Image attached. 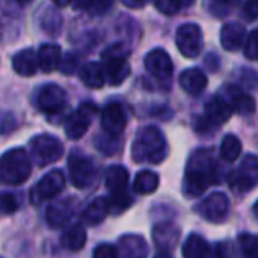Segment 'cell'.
<instances>
[{"label":"cell","instance_id":"5b68a950","mask_svg":"<svg viewBox=\"0 0 258 258\" xmlns=\"http://www.w3.org/2000/svg\"><path fill=\"white\" fill-rule=\"evenodd\" d=\"M69 174L76 188H90L97 179V165L90 156L72 151L69 156Z\"/></svg>","mask_w":258,"mask_h":258},{"label":"cell","instance_id":"484cf974","mask_svg":"<svg viewBox=\"0 0 258 258\" xmlns=\"http://www.w3.org/2000/svg\"><path fill=\"white\" fill-rule=\"evenodd\" d=\"M61 246L69 251H79L83 249L86 242V230L81 223H76L72 227H69L67 230H63L61 234Z\"/></svg>","mask_w":258,"mask_h":258},{"label":"cell","instance_id":"cb8c5ba5","mask_svg":"<svg viewBox=\"0 0 258 258\" xmlns=\"http://www.w3.org/2000/svg\"><path fill=\"white\" fill-rule=\"evenodd\" d=\"M227 92H228L227 102L230 104L232 111L239 112V114H251V112L255 111L256 105L251 95L244 93L241 88H237V86H228Z\"/></svg>","mask_w":258,"mask_h":258},{"label":"cell","instance_id":"bcb514c9","mask_svg":"<svg viewBox=\"0 0 258 258\" xmlns=\"http://www.w3.org/2000/svg\"><path fill=\"white\" fill-rule=\"evenodd\" d=\"M253 209H255V214H256V218H258V202L255 204V207H253Z\"/></svg>","mask_w":258,"mask_h":258},{"label":"cell","instance_id":"ac0fdd59","mask_svg":"<svg viewBox=\"0 0 258 258\" xmlns=\"http://www.w3.org/2000/svg\"><path fill=\"white\" fill-rule=\"evenodd\" d=\"M118 258H146L148 244L141 235H123L118 242Z\"/></svg>","mask_w":258,"mask_h":258},{"label":"cell","instance_id":"f35d334b","mask_svg":"<svg viewBox=\"0 0 258 258\" xmlns=\"http://www.w3.org/2000/svg\"><path fill=\"white\" fill-rule=\"evenodd\" d=\"M242 14L246 21H256L258 20V0H246L242 4Z\"/></svg>","mask_w":258,"mask_h":258},{"label":"cell","instance_id":"6da1fadb","mask_svg":"<svg viewBox=\"0 0 258 258\" xmlns=\"http://www.w3.org/2000/svg\"><path fill=\"white\" fill-rule=\"evenodd\" d=\"M216 163L209 150H199L190 156L186 165L183 191L190 197H199L204 194L211 183H216Z\"/></svg>","mask_w":258,"mask_h":258},{"label":"cell","instance_id":"d4e9b609","mask_svg":"<svg viewBox=\"0 0 258 258\" xmlns=\"http://www.w3.org/2000/svg\"><path fill=\"white\" fill-rule=\"evenodd\" d=\"M111 213L109 211V201L104 197H97L90 202L83 211V220L88 225H99L104 221V218Z\"/></svg>","mask_w":258,"mask_h":258},{"label":"cell","instance_id":"f1b7e54d","mask_svg":"<svg viewBox=\"0 0 258 258\" xmlns=\"http://www.w3.org/2000/svg\"><path fill=\"white\" fill-rule=\"evenodd\" d=\"M158 183L160 179L153 170H141L134 179V190L141 195H150L158 188Z\"/></svg>","mask_w":258,"mask_h":258},{"label":"cell","instance_id":"7a4b0ae2","mask_svg":"<svg viewBox=\"0 0 258 258\" xmlns=\"http://www.w3.org/2000/svg\"><path fill=\"white\" fill-rule=\"evenodd\" d=\"M167 156V141L156 126L139 130L132 144V158L137 163H160Z\"/></svg>","mask_w":258,"mask_h":258},{"label":"cell","instance_id":"d6986e66","mask_svg":"<svg viewBox=\"0 0 258 258\" xmlns=\"http://www.w3.org/2000/svg\"><path fill=\"white\" fill-rule=\"evenodd\" d=\"M105 186H107L111 197H119L126 194L128 186V170L121 165H112L105 172Z\"/></svg>","mask_w":258,"mask_h":258},{"label":"cell","instance_id":"30bf717a","mask_svg":"<svg viewBox=\"0 0 258 258\" xmlns=\"http://www.w3.org/2000/svg\"><path fill=\"white\" fill-rule=\"evenodd\" d=\"M65 186V176L61 170H51L46 176H42V179L32 188V202L39 204L42 201L53 199L63 190Z\"/></svg>","mask_w":258,"mask_h":258},{"label":"cell","instance_id":"3957f363","mask_svg":"<svg viewBox=\"0 0 258 258\" xmlns=\"http://www.w3.org/2000/svg\"><path fill=\"white\" fill-rule=\"evenodd\" d=\"M32 163L30 156L23 148H14L2 155L0 158V181L6 184H21L30 177Z\"/></svg>","mask_w":258,"mask_h":258},{"label":"cell","instance_id":"8d00e7d4","mask_svg":"<svg viewBox=\"0 0 258 258\" xmlns=\"http://www.w3.org/2000/svg\"><path fill=\"white\" fill-rule=\"evenodd\" d=\"M78 67H79V60H78V56H76V54L67 53V56L61 58V63H60L61 74H69V76L74 74Z\"/></svg>","mask_w":258,"mask_h":258},{"label":"cell","instance_id":"e575fe53","mask_svg":"<svg viewBox=\"0 0 258 258\" xmlns=\"http://www.w3.org/2000/svg\"><path fill=\"white\" fill-rule=\"evenodd\" d=\"M18 209V199L16 195L9 191H0V213L11 214Z\"/></svg>","mask_w":258,"mask_h":258},{"label":"cell","instance_id":"5bb4252c","mask_svg":"<svg viewBox=\"0 0 258 258\" xmlns=\"http://www.w3.org/2000/svg\"><path fill=\"white\" fill-rule=\"evenodd\" d=\"M74 211H76V202L72 197L54 201L49 204L48 211H46V221H48L49 227L61 228L72 220Z\"/></svg>","mask_w":258,"mask_h":258},{"label":"cell","instance_id":"8992f818","mask_svg":"<svg viewBox=\"0 0 258 258\" xmlns=\"http://www.w3.org/2000/svg\"><path fill=\"white\" fill-rule=\"evenodd\" d=\"M30 153L39 167H46L61 158V155H63V144L56 137L42 134V136H35L30 141Z\"/></svg>","mask_w":258,"mask_h":258},{"label":"cell","instance_id":"52a82bcc","mask_svg":"<svg viewBox=\"0 0 258 258\" xmlns=\"http://www.w3.org/2000/svg\"><path fill=\"white\" fill-rule=\"evenodd\" d=\"M230 183L235 191H251L258 183V156L246 155L230 176Z\"/></svg>","mask_w":258,"mask_h":258},{"label":"cell","instance_id":"d590c367","mask_svg":"<svg viewBox=\"0 0 258 258\" xmlns=\"http://www.w3.org/2000/svg\"><path fill=\"white\" fill-rule=\"evenodd\" d=\"M155 6L160 13L172 16V14H176L183 7V4H181V0H155Z\"/></svg>","mask_w":258,"mask_h":258},{"label":"cell","instance_id":"681fc988","mask_svg":"<svg viewBox=\"0 0 258 258\" xmlns=\"http://www.w3.org/2000/svg\"><path fill=\"white\" fill-rule=\"evenodd\" d=\"M0 258H2V256H0Z\"/></svg>","mask_w":258,"mask_h":258},{"label":"cell","instance_id":"7dc6e473","mask_svg":"<svg viewBox=\"0 0 258 258\" xmlns=\"http://www.w3.org/2000/svg\"><path fill=\"white\" fill-rule=\"evenodd\" d=\"M155 258H169V256H167V255H163V253H162V255H158V256H155Z\"/></svg>","mask_w":258,"mask_h":258},{"label":"cell","instance_id":"4fadbf2b","mask_svg":"<svg viewBox=\"0 0 258 258\" xmlns=\"http://www.w3.org/2000/svg\"><path fill=\"white\" fill-rule=\"evenodd\" d=\"M100 123H102L105 134L118 137L126 126V114L123 105L118 102H111L105 105L102 109V114H100Z\"/></svg>","mask_w":258,"mask_h":258},{"label":"cell","instance_id":"ba28073f","mask_svg":"<svg viewBox=\"0 0 258 258\" xmlns=\"http://www.w3.org/2000/svg\"><path fill=\"white\" fill-rule=\"evenodd\" d=\"M176 46L179 53L186 58H195L202 51V32L199 25L195 23H184L177 28L176 32Z\"/></svg>","mask_w":258,"mask_h":258},{"label":"cell","instance_id":"e0dca14e","mask_svg":"<svg viewBox=\"0 0 258 258\" xmlns=\"http://www.w3.org/2000/svg\"><path fill=\"white\" fill-rule=\"evenodd\" d=\"M246 39H248V35H246L244 25L234 21V23L223 25V28H221L220 41L223 49H227V51H237V49H241L246 44Z\"/></svg>","mask_w":258,"mask_h":258},{"label":"cell","instance_id":"74e56055","mask_svg":"<svg viewBox=\"0 0 258 258\" xmlns=\"http://www.w3.org/2000/svg\"><path fill=\"white\" fill-rule=\"evenodd\" d=\"M112 7V0H92L90 6V14L93 16H104L105 13H109V9Z\"/></svg>","mask_w":258,"mask_h":258},{"label":"cell","instance_id":"b9f144b4","mask_svg":"<svg viewBox=\"0 0 258 258\" xmlns=\"http://www.w3.org/2000/svg\"><path fill=\"white\" fill-rule=\"evenodd\" d=\"M92 6V0H72V7L76 11H85V9H90Z\"/></svg>","mask_w":258,"mask_h":258},{"label":"cell","instance_id":"9a60e30c","mask_svg":"<svg viewBox=\"0 0 258 258\" xmlns=\"http://www.w3.org/2000/svg\"><path fill=\"white\" fill-rule=\"evenodd\" d=\"M144 65H146V71L153 78L162 79V81L170 79L174 71L172 60H170V56L163 49H153V51L148 53L146 58H144Z\"/></svg>","mask_w":258,"mask_h":258},{"label":"cell","instance_id":"83f0119b","mask_svg":"<svg viewBox=\"0 0 258 258\" xmlns=\"http://www.w3.org/2000/svg\"><path fill=\"white\" fill-rule=\"evenodd\" d=\"M209 253V244L204 237L197 234H191L186 237V242L183 244V258H206Z\"/></svg>","mask_w":258,"mask_h":258},{"label":"cell","instance_id":"f6af8a7d","mask_svg":"<svg viewBox=\"0 0 258 258\" xmlns=\"http://www.w3.org/2000/svg\"><path fill=\"white\" fill-rule=\"evenodd\" d=\"M181 4H183V7H191L195 4V0H181Z\"/></svg>","mask_w":258,"mask_h":258},{"label":"cell","instance_id":"d6a6232c","mask_svg":"<svg viewBox=\"0 0 258 258\" xmlns=\"http://www.w3.org/2000/svg\"><path fill=\"white\" fill-rule=\"evenodd\" d=\"M239 2L241 0H207V7L216 16H223V14L230 13V9H234Z\"/></svg>","mask_w":258,"mask_h":258},{"label":"cell","instance_id":"2e32d148","mask_svg":"<svg viewBox=\"0 0 258 258\" xmlns=\"http://www.w3.org/2000/svg\"><path fill=\"white\" fill-rule=\"evenodd\" d=\"M179 235H181L179 228H177L176 225L169 223V221L158 223L153 228V241H155L156 248H158L163 255H167V253H170L176 248L177 242H179Z\"/></svg>","mask_w":258,"mask_h":258},{"label":"cell","instance_id":"8fae6325","mask_svg":"<svg viewBox=\"0 0 258 258\" xmlns=\"http://www.w3.org/2000/svg\"><path fill=\"white\" fill-rule=\"evenodd\" d=\"M228 209H230V204H228V199L225 194L221 191H214L209 197H206L204 201L199 206V213L202 214V218L211 223H221V221L227 220L228 216Z\"/></svg>","mask_w":258,"mask_h":258},{"label":"cell","instance_id":"4dcf8cb0","mask_svg":"<svg viewBox=\"0 0 258 258\" xmlns=\"http://www.w3.org/2000/svg\"><path fill=\"white\" fill-rule=\"evenodd\" d=\"M239 248L248 258H255L258 255V235L241 234L239 235Z\"/></svg>","mask_w":258,"mask_h":258},{"label":"cell","instance_id":"ffe728a7","mask_svg":"<svg viewBox=\"0 0 258 258\" xmlns=\"http://www.w3.org/2000/svg\"><path fill=\"white\" fill-rule=\"evenodd\" d=\"M232 107L221 97H213L206 104V118L209 119L211 125H223L230 119Z\"/></svg>","mask_w":258,"mask_h":258},{"label":"cell","instance_id":"9c48e42d","mask_svg":"<svg viewBox=\"0 0 258 258\" xmlns=\"http://www.w3.org/2000/svg\"><path fill=\"white\" fill-rule=\"evenodd\" d=\"M97 112L95 104L86 102L83 104L78 111H74L65 121V134H67L69 139L76 141L81 139L83 136L86 134V130L90 128V123H92L93 116Z\"/></svg>","mask_w":258,"mask_h":258},{"label":"cell","instance_id":"277c9868","mask_svg":"<svg viewBox=\"0 0 258 258\" xmlns=\"http://www.w3.org/2000/svg\"><path fill=\"white\" fill-rule=\"evenodd\" d=\"M102 67L109 85L118 86L130 76V65L126 60V51L121 44L109 46L102 53Z\"/></svg>","mask_w":258,"mask_h":258},{"label":"cell","instance_id":"836d02e7","mask_svg":"<svg viewBox=\"0 0 258 258\" xmlns=\"http://www.w3.org/2000/svg\"><path fill=\"white\" fill-rule=\"evenodd\" d=\"M244 54L248 60L258 61V30H253L251 34L248 35V39H246Z\"/></svg>","mask_w":258,"mask_h":258},{"label":"cell","instance_id":"f546056e","mask_svg":"<svg viewBox=\"0 0 258 258\" xmlns=\"http://www.w3.org/2000/svg\"><path fill=\"white\" fill-rule=\"evenodd\" d=\"M241 150H242L241 141L235 136H232V134H228V136H225L223 141H221L220 155L225 162H235V160L239 158V155H241Z\"/></svg>","mask_w":258,"mask_h":258},{"label":"cell","instance_id":"7bdbcfd3","mask_svg":"<svg viewBox=\"0 0 258 258\" xmlns=\"http://www.w3.org/2000/svg\"><path fill=\"white\" fill-rule=\"evenodd\" d=\"M126 7H132V9H139V7H144L148 4V0H121Z\"/></svg>","mask_w":258,"mask_h":258},{"label":"cell","instance_id":"c3c4849f","mask_svg":"<svg viewBox=\"0 0 258 258\" xmlns=\"http://www.w3.org/2000/svg\"><path fill=\"white\" fill-rule=\"evenodd\" d=\"M18 2H28V0H18Z\"/></svg>","mask_w":258,"mask_h":258},{"label":"cell","instance_id":"603a6c76","mask_svg":"<svg viewBox=\"0 0 258 258\" xmlns=\"http://www.w3.org/2000/svg\"><path fill=\"white\" fill-rule=\"evenodd\" d=\"M39 69L42 72H53L54 69H60L61 63V49L58 44H42L37 51Z\"/></svg>","mask_w":258,"mask_h":258},{"label":"cell","instance_id":"1f68e13d","mask_svg":"<svg viewBox=\"0 0 258 258\" xmlns=\"http://www.w3.org/2000/svg\"><path fill=\"white\" fill-rule=\"evenodd\" d=\"M95 146L102 151L104 155H114L116 151L119 150V141L116 136H109V134H104V136H99L95 139Z\"/></svg>","mask_w":258,"mask_h":258},{"label":"cell","instance_id":"44dd1931","mask_svg":"<svg viewBox=\"0 0 258 258\" xmlns=\"http://www.w3.org/2000/svg\"><path fill=\"white\" fill-rule=\"evenodd\" d=\"M13 67L16 71V74L30 78L39 69L37 53H34V49H21L13 56Z\"/></svg>","mask_w":258,"mask_h":258},{"label":"cell","instance_id":"ab89813d","mask_svg":"<svg viewBox=\"0 0 258 258\" xmlns=\"http://www.w3.org/2000/svg\"><path fill=\"white\" fill-rule=\"evenodd\" d=\"M93 258H118V249L111 244H100L93 251Z\"/></svg>","mask_w":258,"mask_h":258},{"label":"cell","instance_id":"7c38bea8","mask_svg":"<svg viewBox=\"0 0 258 258\" xmlns=\"http://www.w3.org/2000/svg\"><path fill=\"white\" fill-rule=\"evenodd\" d=\"M67 102V95H65L63 88L58 85H44L39 88L37 97H35V104L37 109L46 114H53L63 109Z\"/></svg>","mask_w":258,"mask_h":258},{"label":"cell","instance_id":"4316f807","mask_svg":"<svg viewBox=\"0 0 258 258\" xmlns=\"http://www.w3.org/2000/svg\"><path fill=\"white\" fill-rule=\"evenodd\" d=\"M81 79L88 88L99 90L105 85V72L104 67L95 61H90L85 67H81Z\"/></svg>","mask_w":258,"mask_h":258},{"label":"cell","instance_id":"60d3db41","mask_svg":"<svg viewBox=\"0 0 258 258\" xmlns=\"http://www.w3.org/2000/svg\"><path fill=\"white\" fill-rule=\"evenodd\" d=\"M239 76H241L242 85H244L246 88H249V90H255V88H258V76H256V72H251V71H242V72H239Z\"/></svg>","mask_w":258,"mask_h":258},{"label":"cell","instance_id":"7402d4cb","mask_svg":"<svg viewBox=\"0 0 258 258\" xmlns=\"http://www.w3.org/2000/svg\"><path fill=\"white\" fill-rule=\"evenodd\" d=\"M179 85L190 95H199L206 90L207 86V78L201 69H188L181 74Z\"/></svg>","mask_w":258,"mask_h":258},{"label":"cell","instance_id":"ee69618b","mask_svg":"<svg viewBox=\"0 0 258 258\" xmlns=\"http://www.w3.org/2000/svg\"><path fill=\"white\" fill-rule=\"evenodd\" d=\"M53 4L58 7H65V6H69V4H72V0H53Z\"/></svg>","mask_w":258,"mask_h":258}]
</instances>
